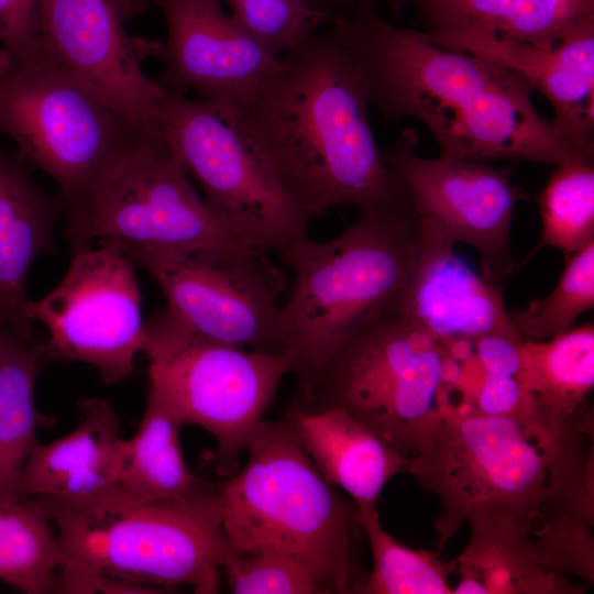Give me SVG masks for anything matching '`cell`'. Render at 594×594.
<instances>
[{
  "mask_svg": "<svg viewBox=\"0 0 594 594\" xmlns=\"http://www.w3.org/2000/svg\"><path fill=\"white\" fill-rule=\"evenodd\" d=\"M376 8L366 6L329 25L348 48L370 106L384 120H418L444 157L553 165L594 157L556 133L519 73L436 44L419 30L395 26Z\"/></svg>",
  "mask_w": 594,
  "mask_h": 594,
  "instance_id": "cell-1",
  "label": "cell"
},
{
  "mask_svg": "<svg viewBox=\"0 0 594 594\" xmlns=\"http://www.w3.org/2000/svg\"><path fill=\"white\" fill-rule=\"evenodd\" d=\"M369 107L360 73L328 24L284 55L237 116L309 221L342 207L414 219Z\"/></svg>",
  "mask_w": 594,
  "mask_h": 594,
  "instance_id": "cell-2",
  "label": "cell"
},
{
  "mask_svg": "<svg viewBox=\"0 0 594 594\" xmlns=\"http://www.w3.org/2000/svg\"><path fill=\"white\" fill-rule=\"evenodd\" d=\"M244 451V466L217 488L231 548L288 557L326 594H351L367 575L358 561L355 504L324 480L285 419H263Z\"/></svg>",
  "mask_w": 594,
  "mask_h": 594,
  "instance_id": "cell-3",
  "label": "cell"
},
{
  "mask_svg": "<svg viewBox=\"0 0 594 594\" xmlns=\"http://www.w3.org/2000/svg\"><path fill=\"white\" fill-rule=\"evenodd\" d=\"M36 498L55 527L63 563L161 593L180 586L220 592L233 549L217 490L180 501H140L118 487L75 499Z\"/></svg>",
  "mask_w": 594,
  "mask_h": 594,
  "instance_id": "cell-4",
  "label": "cell"
},
{
  "mask_svg": "<svg viewBox=\"0 0 594 594\" xmlns=\"http://www.w3.org/2000/svg\"><path fill=\"white\" fill-rule=\"evenodd\" d=\"M415 219L362 213L338 237L294 242L278 256L293 274L282 306L299 393L346 338L405 283L417 253Z\"/></svg>",
  "mask_w": 594,
  "mask_h": 594,
  "instance_id": "cell-5",
  "label": "cell"
},
{
  "mask_svg": "<svg viewBox=\"0 0 594 594\" xmlns=\"http://www.w3.org/2000/svg\"><path fill=\"white\" fill-rule=\"evenodd\" d=\"M449 345L383 307L299 398L344 409L410 459L441 415Z\"/></svg>",
  "mask_w": 594,
  "mask_h": 594,
  "instance_id": "cell-6",
  "label": "cell"
},
{
  "mask_svg": "<svg viewBox=\"0 0 594 594\" xmlns=\"http://www.w3.org/2000/svg\"><path fill=\"white\" fill-rule=\"evenodd\" d=\"M142 353L148 387L183 425L216 441L219 470L230 473L271 407L283 378L294 373L289 350L253 351L205 337L164 309L146 321Z\"/></svg>",
  "mask_w": 594,
  "mask_h": 594,
  "instance_id": "cell-7",
  "label": "cell"
},
{
  "mask_svg": "<svg viewBox=\"0 0 594 594\" xmlns=\"http://www.w3.org/2000/svg\"><path fill=\"white\" fill-rule=\"evenodd\" d=\"M406 472L439 502L438 553L482 512H510L531 529L548 494V459L521 425L451 405L442 407Z\"/></svg>",
  "mask_w": 594,
  "mask_h": 594,
  "instance_id": "cell-8",
  "label": "cell"
},
{
  "mask_svg": "<svg viewBox=\"0 0 594 594\" xmlns=\"http://www.w3.org/2000/svg\"><path fill=\"white\" fill-rule=\"evenodd\" d=\"M64 208L65 237L73 254L97 244L121 252L249 246L211 213L162 133L131 138Z\"/></svg>",
  "mask_w": 594,
  "mask_h": 594,
  "instance_id": "cell-9",
  "label": "cell"
},
{
  "mask_svg": "<svg viewBox=\"0 0 594 594\" xmlns=\"http://www.w3.org/2000/svg\"><path fill=\"white\" fill-rule=\"evenodd\" d=\"M160 129L208 209L240 242L279 255L308 237L310 221L285 194L235 112L166 92Z\"/></svg>",
  "mask_w": 594,
  "mask_h": 594,
  "instance_id": "cell-10",
  "label": "cell"
},
{
  "mask_svg": "<svg viewBox=\"0 0 594 594\" xmlns=\"http://www.w3.org/2000/svg\"><path fill=\"white\" fill-rule=\"evenodd\" d=\"M136 134L94 87L42 50L12 64L0 81V136L56 184L64 207Z\"/></svg>",
  "mask_w": 594,
  "mask_h": 594,
  "instance_id": "cell-11",
  "label": "cell"
},
{
  "mask_svg": "<svg viewBox=\"0 0 594 594\" xmlns=\"http://www.w3.org/2000/svg\"><path fill=\"white\" fill-rule=\"evenodd\" d=\"M157 283L167 310L194 331L265 353L286 348L285 273L252 246L143 248L123 251Z\"/></svg>",
  "mask_w": 594,
  "mask_h": 594,
  "instance_id": "cell-12",
  "label": "cell"
},
{
  "mask_svg": "<svg viewBox=\"0 0 594 594\" xmlns=\"http://www.w3.org/2000/svg\"><path fill=\"white\" fill-rule=\"evenodd\" d=\"M25 315L48 332L45 359L92 366L107 384L136 373L146 322L135 264L110 244L73 254L61 282L44 297L29 300Z\"/></svg>",
  "mask_w": 594,
  "mask_h": 594,
  "instance_id": "cell-13",
  "label": "cell"
},
{
  "mask_svg": "<svg viewBox=\"0 0 594 594\" xmlns=\"http://www.w3.org/2000/svg\"><path fill=\"white\" fill-rule=\"evenodd\" d=\"M418 145L417 131L408 128L382 148L415 216L453 244L473 246L485 278L501 283L509 277L517 264L510 228L519 198L509 173L486 161L424 157Z\"/></svg>",
  "mask_w": 594,
  "mask_h": 594,
  "instance_id": "cell-14",
  "label": "cell"
},
{
  "mask_svg": "<svg viewBox=\"0 0 594 594\" xmlns=\"http://www.w3.org/2000/svg\"><path fill=\"white\" fill-rule=\"evenodd\" d=\"M118 0H41L40 47L94 87L138 133H160L166 91L142 68L162 41L130 35Z\"/></svg>",
  "mask_w": 594,
  "mask_h": 594,
  "instance_id": "cell-15",
  "label": "cell"
},
{
  "mask_svg": "<svg viewBox=\"0 0 594 594\" xmlns=\"http://www.w3.org/2000/svg\"><path fill=\"white\" fill-rule=\"evenodd\" d=\"M167 37L155 78L168 94L240 112L280 58L268 53L223 10L221 0H160Z\"/></svg>",
  "mask_w": 594,
  "mask_h": 594,
  "instance_id": "cell-16",
  "label": "cell"
},
{
  "mask_svg": "<svg viewBox=\"0 0 594 594\" xmlns=\"http://www.w3.org/2000/svg\"><path fill=\"white\" fill-rule=\"evenodd\" d=\"M417 253L399 290L385 307L442 343L474 342L490 334L519 339L503 287L476 274L426 219L416 217Z\"/></svg>",
  "mask_w": 594,
  "mask_h": 594,
  "instance_id": "cell-17",
  "label": "cell"
},
{
  "mask_svg": "<svg viewBox=\"0 0 594 594\" xmlns=\"http://www.w3.org/2000/svg\"><path fill=\"white\" fill-rule=\"evenodd\" d=\"M421 34L436 44L494 59L519 73L552 107L549 121L556 133L576 150L594 155V23L552 46Z\"/></svg>",
  "mask_w": 594,
  "mask_h": 594,
  "instance_id": "cell-18",
  "label": "cell"
},
{
  "mask_svg": "<svg viewBox=\"0 0 594 594\" xmlns=\"http://www.w3.org/2000/svg\"><path fill=\"white\" fill-rule=\"evenodd\" d=\"M79 420L67 435L38 443L19 481L18 497L75 499L118 487L125 438L112 406L82 397Z\"/></svg>",
  "mask_w": 594,
  "mask_h": 594,
  "instance_id": "cell-19",
  "label": "cell"
},
{
  "mask_svg": "<svg viewBox=\"0 0 594 594\" xmlns=\"http://www.w3.org/2000/svg\"><path fill=\"white\" fill-rule=\"evenodd\" d=\"M321 475L356 507L376 505L385 485L409 459L344 409L300 399L285 414Z\"/></svg>",
  "mask_w": 594,
  "mask_h": 594,
  "instance_id": "cell-20",
  "label": "cell"
},
{
  "mask_svg": "<svg viewBox=\"0 0 594 594\" xmlns=\"http://www.w3.org/2000/svg\"><path fill=\"white\" fill-rule=\"evenodd\" d=\"M32 168L0 145V311L7 327L32 339L25 315L26 278L35 258L55 252L54 223L63 206L38 187Z\"/></svg>",
  "mask_w": 594,
  "mask_h": 594,
  "instance_id": "cell-21",
  "label": "cell"
},
{
  "mask_svg": "<svg viewBox=\"0 0 594 594\" xmlns=\"http://www.w3.org/2000/svg\"><path fill=\"white\" fill-rule=\"evenodd\" d=\"M468 522L471 537L453 560L459 582L452 594H581L586 588L547 566L519 516L482 512Z\"/></svg>",
  "mask_w": 594,
  "mask_h": 594,
  "instance_id": "cell-22",
  "label": "cell"
},
{
  "mask_svg": "<svg viewBox=\"0 0 594 594\" xmlns=\"http://www.w3.org/2000/svg\"><path fill=\"white\" fill-rule=\"evenodd\" d=\"M430 35L552 46L594 23V0H407Z\"/></svg>",
  "mask_w": 594,
  "mask_h": 594,
  "instance_id": "cell-23",
  "label": "cell"
},
{
  "mask_svg": "<svg viewBox=\"0 0 594 594\" xmlns=\"http://www.w3.org/2000/svg\"><path fill=\"white\" fill-rule=\"evenodd\" d=\"M517 376L531 394L550 450L593 424L594 326L587 322L551 339L518 344Z\"/></svg>",
  "mask_w": 594,
  "mask_h": 594,
  "instance_id": "cell-24",
  "label": "cell"
},
{
  "mask_svg": "<svg viewBox=\"0 0 594 594\" xmlns=\"http://www.w3.org/2000/svg\"><path fill=\"white\" fill-rule=\"evenodd\" d=\"M183 422L152 388L131 438L125 439L118 488L140 501H180L210 486L188 468L180 442Z\"/></svg>",
  "mask_w": 594,
  "mask_h": 594,
  "instance_id": "cell-25",
  "label": "cell"
},
{
  "mask_svg": "<svg viewBox=\"0 0 594 594\" xmlns=\"http://www.w3.org/2000/svg\"><path fill=\"white\" fill-rule=\"evenodd\" d=\"M41 345L8 327L0 330V499L18 498L21 473L40 443L46 419L35 407L34 389L43 359Z\"/></svg>",
  "mask_w": 594,
  "mask_h": 594,
  "instance_id": "cell-26",
  "label": "cell"
},
{
  "mask_svg": "<svg viewBox=\"0 0 594 594\" xmlns=\"http://www.w3.org/2000/svg\"><path fill=\"white\" fill-rule=\"evenodd\" d=\"M63 562L55 527L42 502L0 499V580L26 594L55 593Z\"/></svg>",
  "mask_w": 594,
  "mask_h": 594,
  "instance_id": "cell-27",
  "label": "cell"
},
{
  "mask_svg": "<svg viewBox=\"0 0 594 594\" xmlns=\"http://www.w3.org/2000/svg\"><path fill=\"white\" fill-rule=\"evenodd\" d=\"M359 521L372 552L373 569L351 594H452L454 562L425 549H411L382 526L376 505L358 507Z\"/></svg>",
  "mask_w": 594,
  "mask_h": 594,
  "instance_id": "cell-28",
  "label": "cell"
},
{
  "mask_svg": "<svg viewBox=\"0 0 594 594\" xmlns=\"http://www.w3.org/2000/svg\"><path fill=\"white\" fill-rule=\"evenodd\" d=\"M537 202L541 237L518 270L546 246L560 250L565 257L594 241V157L556 165Z\"/></svg>",
  "mask_w": 594,
  "mask_h": 594,
  "instance_id": "cell-29",
  "label": "cell"
},
{
  "mask_svg": "<svg viewBox=\"0 0 594 594\" xmlns=\"http://www.w3.org/2000/svg\"><path fill=\"white\" fill-rule=\"evenodd\" d=\"M594 308V241L564 257L561 276L544 297L508 310L521 341L539 342L569 331L578 318Z\"/></svg>",
  "mask_w": 594,
  "mask_h": 594,
  "instance_id": "cell-30",
  "label": "cell"
},
{
  "mask_svg": "<svg viewBox=\"0 0 594 594\" xmlns=\"http://www.w3.org/2000/svg\"><path fill=\"white\" fill-rule=\"evenodd\" d=\"M231 18L276 57L299 46L331 20L306 0H221Z\"/></svg>",
  "mask_w": 594,
  "mask_h": 594,
  "instance_id": "cell-31",
  "label": "cell"
},
{
  "mask_svg": "<svg viewBox=\"0 0 594 594\" xmlns=\"http://www.w3.org/2000/svg\"><path fill=\"white\" fill-rule=\"evenodd\" d=\"M222 579L233 594H326L309 569L271 552L232 550L222 566Z\"/></svg>",
  "mask_w": 594,
  "mask_h": 594,
  "instance_id": "cell-32",
  "label": "cell"
},
{
  "mask_svg": "<svg viewBox=\"0 0 594 594\" xmlns=\"http://www.w3.org/2000/svg\"><path fill=\"white\" fill-rule=\"evenodd\" d=\"M41 0H0V46L12 64L34 57L40 51Z\"/></svg>",
  "mask_w": 594,
  "mask_h": 594,
  "instance_id": "cell-33",
  "label": "cell"
},
{
  "mask_svg": "<svg viewBox=\"0 0 594 594\" xmlns=\"http://www.w3.org/2000/svg\"><path fill=\"white\" fill-rule=\"evenodd\" d=\"M55 593L150 594L161 592L153 587L63 563L57 574Z\"/></svg>",
  "mask_w": 594,
  "mask_h": 594,
  "instance_id": "cell-34",
  "label": "cell"
},
{
  "mask_svg": "<svg viewBox=\"0 0 594 594\" xmlns=\"http://www.w3.org/2000/svg\"><path fill=\"white\" fill-rule=\"evenodd\" d=\"M315 10L326 14L331 21L350 15L366 7L382 3L393 19L397 20L407 7V0H306Z\"/></svg>",
  "mask_w": 594,
  "mask_h": 594,
  "instance_id": "cell-35",
  "label": "cell"
},
{
  "mask_svg": "<svg viewBox=\"0 0 594 594\" xmlns=\"http://www.w3.org/2000/svg\"><path fill=\"white\" fill-rule=\"evenodd\" d=\"M158 1L160 0H118L129 19L153 6H157Z\"/></svg>",
  "mask_w": 594,
  "mask_h": 594,
  "instance_id": "cell-36",
  "label": "cell"
},
{
  "mask_svg": "<svg viewBox=\"0 0 594 594\" xmlns=\"http://www.w3.org/2000/svg\"><path fill=\"white\" fill-rule=\"evenodd\" d=\"M12 67V59L8 52L0 46V81Z\"/></svg>",
  "mask_w": 594,
  "mask_h": 594,
  "instance_id": "cell-37",
  "label": "cell"
},
{
  "mask_svg": "<svg viewBox=\"0 0 594 594\" xmlns=\"http://www.w3.org/2000/svg\"><path fill=\"white\" fill-rule=\"evenodd\" d=\"M0 327H7L6 318L1 311H0Z\"/></svg>",
  "mask_w": 594,
  "mask_h": 594,
  "instance_id": "cell-38",
  "label": "cell"
},
{
  "mask_svg": "<svg viewBox=\"0 0 594 594\" xmlns=\"http://www.w3.org/2000/svg\"><path fill=\"white\" fill-rule=\"evenodd\" d=\"M2 327H0V330H1Z\"/></svg>",
  "mask_w": 594,
  "mask_h": 594,
  "instance_id": "cell-39",
  "label": "cell"
}]
</instances>
